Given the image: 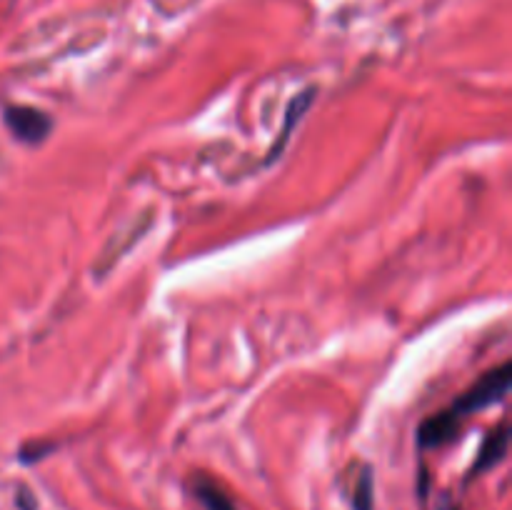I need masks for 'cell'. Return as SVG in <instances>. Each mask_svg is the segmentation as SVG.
<instances>
[{"instance_id":"5","label":"cell","mask_w":512,"mask_h":510,"mask_svg":"<svg viewBox=\"0 0 512 510\" xmlns=\"http://www.w3.org/2000/svg\"><path fill=\"white\" fill-rule=\"evenodd\" d=\"M193 495L203 510H238L233 500H230V495L225 493L220 485H215L213 480H205V478L195 480Z\"/></svg>"},{"instance_id":"1","label":"cell","mask_w":512,"mask_h":510,"mask_svg":"<svg viewBox=\"0 0 512 510\" xmlns=\"http://www.w3.org/2000/svg\"><path fill=\"white\" fill-rule=\"evenodd\" d=\"M510 373H512L510 363H503L498 365V368H493L490 373H485L473 388L465 390V393L458 398V403H455L450 410L458 413L460 418H465V415L478 413V410H485L490 408V405L500 403L510 390V380H512Z\"/></svg>"},{"instance_id":"3","label":"cell","mask_w":512,"mask_h":510,"mask_svg":"<svg viewBox=\"0 0 512 510\" xmlns=\"http://www.w3.org/2000/svg\"><path fill=\"white\" fill-rule=\"evenodd\" d=\"M460 420L463 418L458 413H453V410H443V413L428 418L418 430L420 445L423 448H440V445L455 440L460 433Z\"/></svg>"},{"instance_id":"8","label":"cell","mask_w":512,"mask_h":510,"mask_svg":"<svg viewBox=\"0 0 512 510\" xmlns=\"http://www.w3.org/2000/svg\"><path fill=\"white\" fill-rule=\"evenodd\" d=\"M448 510H458V508H448Z\"/></svg>"},{"instance_id":"4","label":"cell","mask_w":512,"mask_h":510,"mask_svg":"<svg viewBox=\"0 0 512 510\" xmlns=\"http://www.w3.org/2000/svg\"><path fill=\"white\" fill-rule=\"evenodd\" d=\"M508 443H510V433H508V425L500 423L493 433L485 438L483 448H480L478 458H475L473 468H470V475H480L485 470L495 468L498 463H503L505 455H508Z\"/></svg>"},{"instance_id":"6","label":"cell","mask_w":512,"mask_h":510,"mask_svg":"<svg viewBox=\"0 0 512 510\" xmlns=\"http://www.w3.org/2000/svg\"><path fill=\"white\" fill-rule=\"evenodd\" d=\"M313 100H315V90H305V93L295 95L293 103H290V108H288V120H285V128L280 130V140H278V143H275V148L270 150V158H273V153H280V148H283V145L288 143L290 130H293L295 125H298L300 115H303L305 110H308V105L313 103Z\"/></svg>"},{"instance_id":"2","label":"cell","mask_w":512,"mask_h":510,"mask_svg":"<svg viewBox=\"0 0 512 510\" xmlns=\"http://www.w3.org/2000/svg\"><path fill=\"white\" fill-rule=\"evenodd\" d=\"M5 125H8L15 138L33 145L43 143L48 138L50 128H53V120L43 110L30 108V105H8L5 108Z\"/></svg>"},{"instance_id":"7","label":"cell","mask_w":512,"mask_h":510,"mask_svg":"<svg viewBox=\"0 0 512 510\" xmlns=\"http://www.w3.org/2000/svg\"><path fill=\"white\" fill-rule=\"evenodd\" d=\"M353 508L355 510H373V470L363 465L360 475L353 485Z\"/></svg>"}]
</instances>
